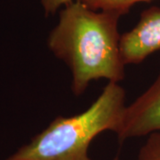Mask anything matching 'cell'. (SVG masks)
<instances>
[{
  "label": "cell",
  "mask_w": 160,
  "mask_h": 160,
  "mask_svg": "<svg viewBox=\"0 0 160 160\" xmlns=\"http://www.w3.org/2000/svg\"><path fill=\"white\" fill-rule=\"evenodd\" d=\"M119 16L95 11L73 1L60 12L47 38L49 50L69 66L75 95L85 92L92 81L118 83L125 78L120 50Z\"/></svg>",
  "instance_id": "6da1fadb"
},
{
  "label": "cell",
  "mask_w": 160,
  "mask_h": 160,
  "mask_svg": "<svg viewBox=\"0 0 160 160\" xmlns=\"http://www.w3.org/2000/svg\"><path fill=\"white\" fill-rule=\"evenodd\" d=\"M160 131V73L142 95L126 106L116 133L120 141Z\"/></svg>",
  "instance_id": "3957f363"
},
{
  "label": "cell",
  "mask_w": 160,
  "mask_h": 160,
  "mask_svg": "<svg viewBox=\"0 0 160 160\" xmlns=\"http://www.w3.org/2000/svg\"><path fill=\"white\" fill-rule=\"evenodd\" d=\"M41 6L43 7V10L46 15H52L62 7L67 6L70 3H72V0H40Z\"/></svg>",
  "instance_id": "52a82bcc"
},
{
  "label": "cell",
  "mask_w": 160,
  "mask_h": 160,
  "mask_svg": "<svg viewBox=\"0 0 160 160\" xmlns=\"http://www.w3.org/2000/svg\"><path fill=\"white\" fill-rule=\"evenodd\" d=\"M120 50L125 65L140 64L160 51V7L152 6L142 12L137 24L121 35Z\"/></svg>",
  "instance_id": "277c9868"
},
{
  "label": "cell",
  "mask_w": 160,
  "mask_h": 160,
  "mask_svg": "<svg viewBox=\"0 0 160 160\" xmlns=\"http://www.w3.org/2000/svg\"><path fill=\"white\" fill-rule=\"evenodd\" d=\"M137 160H160V131L149 134L140 149Z\"/></svg>",
  "instance_id": "8992f818"
},
{
  "label": "cell",
  "mask_w": 160,
  "mask_h": 160,
  "mask_svg": "<svg viewBox=\"0 0 160 160\" xmlns=\"http://www.w3.org/2000/svg\"><path fill=\"white\" fill-rule=\"evenodd\" d=\"M113 160H118V158H115V159H113Z\"/></svg>",
  "instance_id": "ba28073f"
},
{
  "label": "cell",
  "mask_w": 160,
  "mask_h": 160,
  "mask_svg": "<svg viewBox=\"0 0 160 160\" xmlns=\"http://www.w3.org/2000/svg\"><path fill=\"white\" fill-rule=\"evenodd\" d=\"M126 92L109 83L84 112L58 117L6 160H91L88 148L104 131L117 132L126 109Z\"/></svg>",
  "instance_id": "7a4b0ae2"
},
{
  "label": "cell",
  "mask_w": 160,
  "mask_h": 160,
  "mask_svg": "<svg viewBox=\"0 0 160 160\" xmlns=\"http://www.w3.org/2000/svg\"><path fill=\"white\" fill-rule=\"evenodd\" d=\"M95 11L114 13L121 17L131 10L135 4L152 0H77Z\"/></svg>",
  "instance_id": "5b68a950"
}]
</instances>
